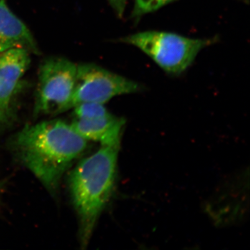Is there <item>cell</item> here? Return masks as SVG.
I'll return each mask as SVG.
<instances>
[{
	"mask_svg": "<svg viewBox=\"0 0 250 250\" xmlns=\"http://www.w3.org/2000/svg\"><path fill=\"white\" fill-rule=\"evenodd\" d=\"M86 140L62 120L26 125L12 140L23 165L52 194L58 190L67 169L87 147Z\"/></svg>",
	"mask_w": 250,
	"mask_h": 250,
	"instance_id": "6da1fadb",
	"label": "cell"
},
{
	"mask_svg": "<svg viewBox=\"0 0 250 250\" xmlns=\"http://www.w3.org/2000/svg\"><path fill=\"white\" fill-rule=\"evenodd\" d=\"M121 146H101L82 159L70 174L69 186L79 220V238L84 249L114 190Z\"/></svg>",
	"mask_w": 250,
	"mask_h": 250,
	"instance_id": "7a4b0ae2",
	"label": "cell"
},
{
	"mask_svg": "<svg viewBox=\"0 0 250 250\" xmlns=\"http://www.w3.org/2000/svg\"><path fill=\"white\" fill-rule=\"evenodd\" d=\"M122 41L136 46L166 72L179 75L185 71L197 54L212 41L194 39L164 31H147L123 38Z\"/></svg>",
	"mask_w": 250,
	"mask_h": 250,
	"instance_id": "3957f363",
	"label": "cell"
},
{
	"mask_svg": "<svg viewBox=\"0 0 250 250\" xmlns=\"http://www.w3.org/2000/svg\"><path fill=\"white\" fill-rule=\"evenodd\" d=\"M77 65L65 58L44 61L39 71L34 113L57 115L70 110L76 84Z\"/></svg>",
	"mask_w": 250,
	"mask_h": 250,
	"instance_id": "277c9868",
	"label": "cell"
},
{
	"mask_svg": "<svg viewBox=\"0 0 250 250\" xmlns=\"http://www.w3.org/2000/svg\"><path fill=\"white\" fill-rule=\"evenodd\" d=\"M141 85L134 81L93 63L77 65L76 84L70 109L83 103L105 104L118 95L137 93Z\"/></svg>",
	"mask_w": 250,
	"mask_h": 250,
	"instance_id": "5b68a950",
	"label": "cell"
},
{
	"mask_svg": "<svg viewBox=\"0 0 250 250\" xmlns=\"http://www.w3.org/2000/svg\"><path fill=\"white\" fill-rule=\"evenodd\" d=\"M29 53L18 47L0 53V123L11 116L13 100L30 64Z\"/></svg>",
	"mask_w": 250,
	"mask_h": 250,
	"instance_id": "8992f818",
	"label": "cell"
},
{
	"mask_svg": "<svg viewBox=\"0 0 250 250\" xmlns=\"http://www.w3.org/2000/svg\"><path fill=\"white\" fill-rule=\"evenodd\" d=\"M125 120L112 114L100 118H75L72 129L86 141L99 142L101 146H121Z\"/></svg>",
	"mask_w": 250,
	"mask_h": 250,
	"instance_id": "52a82bcc",
	"label": "cell"
},
{
	"mask_svg": "<svg viewBox=\"0 0 250 250\" xmlns=\"http://www.w3.org/2000/svg\"><path fill=\"white\" fill-rule=\"evenodd\" d=\"M17 47L39 53L35 39L27 26L11 11L6 0H0V53Z\"/></svg>",
	"mask_w": 250,
	"mask_h": 250,
	"instance_id": "ba28073f",
	"label": "cell"
},
{
	"mask_svg": "<svg viewBox=\"0 0 250 250\" xmlns=\"http://www.w3.org/2000/svg\"><path fill=\"white\" fill-rule=\"evenodd\" d=\"M74 114L76 118L90 119L100 118L111 114L103 104L96 103H83L74 106Z\"/></svg>",
	"mask_w": 250,
	"mask_h": 250,
	"instance_id": "9c48e42d",
	"label": "cell"
},
{
	"mask_svg": "<svg viewBox=\"0 0 250 250\" xmlns=\"http://www.w3.org/2000/svg\"><path fill=\"white\" fill-rule=\"evenodd\" d=\"M174 1V0H135L134 16L138 17L157 11L163 6Z\"/></svg>",
	"mask_w": 250,
	"mask_h": 250,
	"instance_id": "30bf717a",
	"label": "cell"
},
{
	"mask_svg": "<svg viewBox=\"0 0 250 250\" xmlns=\"http://www.w3.org/2000/svg\"><path fill=\"white\" fill-rule=\"evenodd\" d=\"M113 9L116 11L118 16L121 17L124 14L125 7H126V0H108Z\"/></svg>",
	"mask_w": 250,
	"mask_h": 250,
	"instance_id": "8fae6325",
	"label": "cell"
}]
</instances>
